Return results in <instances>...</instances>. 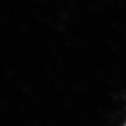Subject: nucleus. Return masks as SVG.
Returning <instances> with one entry per match:
<instances>
[{"label": "nucleus", "instance_id": "nucleus-1", "mask_svg": "<svg viewBox=\"0 0 126 126\" xmlns=\"http://www.w3.org/2000/svg\"><path fill=\"white\" fill-rule=\"evenodd\" d=\"M125 126H126V125H125Z\"/></svg>", "mask_w": 126, "mask_h": 126}]
</instances>
